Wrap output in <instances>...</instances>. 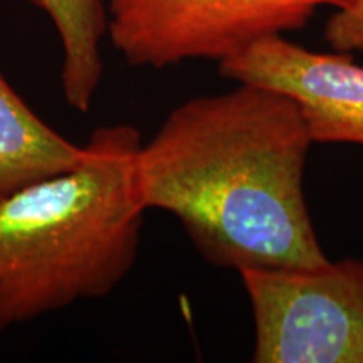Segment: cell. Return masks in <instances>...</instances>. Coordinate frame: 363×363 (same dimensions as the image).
Listing matches in <instances>:
<instances>
[{
  "instance_id": "obj_1",
  "label": "cell",
  "mask_w": 363,
  "mask_h": 363,
  "mask_svg": "<svg viewBox=\"0 0 363 363\" xmlns=\"http://www.w3.org/2000/svg\"><path fill=\"white\" fill-rule=\"evenodd\" d=\"M311 145L296 103L272 89L238 83L187 99L140 150L143 203L174 216L214 266H321L305 195Z\"/></svg>"
},
{
  "instance_id": "obj_2",
  "label": "cell",
  "mask_w": 363,
  "mask_h": 363,
  "mask_svg": "<svg viewBox=\"0 0 363 363\" xmlns=\"http://www.w3.org/2000/svg\"><path fill=\"white\" fill-rule=\"evenodd\" d=\"M83 145L74 167L0 201V331L108 296L133 269L142 135L104 125Z\"/></svg>"
},
{
  "instance_id": "obj_3",
  "label": "cell",
  "mask_w": 363,
  "mask_h": 363,
  "mask_svg": "<svg viewBox=\"0 0 363 363\" xmlns=\"http://www.w3.org/2000/svg\"><path fill=\"white\" fill-rule=\"evenodd\" d=\"M343 0H106L113 48L130 66L217 65L267 38L303 29Z\"/></svg>"
},
{
  "instance_id": "obj_4",
  "label": "cell",
  "mask_w": 363,
  "mask_h": 363,
  "mask_svg": "<svg viewBox=\"0 0 363 363\" xmlns=\"http://www.w3.org/2000/svg\"><path fill=\"white\" fill-rule=\"evenodd\" d=\"M256 363H363V259L239 271Z\"/></svg>"
},
{
  "instance_id": "obj_5",
  "label": "cell",
  "mask_w": 363,
  "mask_h": 363,
  "mask_svg": "<svg viewBox=\"0 0 363 363\" xmlns=\"http://www.w3.org/2000/svg\"><path fill=\"white\" fill-rule=\"evenodd\" d=\"M224 78L291 98L313 143L363 147V66L350 52H316L284 35L219 65Z\"/></svg>"
},
{
  "instance_id": "obj_6",
  "label": "cell",
  "mask_w": 363,
  "mask_h": 363,
  "mask_svg": "<svg viewBox=\"0 0 363 363\" xmlns=\"http://www.w3.org/2000/svg\"><path fill=\"white\" fill-rule=\"evenodd\" d=\"M84 153L27 104L0 71V201L74 167Z\"/></svg>"
},
{
  "instance_id": "obj_7",
  "label": "cell",
  "mask_w": 363,
  "mask_h": 363,
  "mask_svg": "<svg viewBox=\"0 0 363 363\" xmlns=\"http://www.w3.org/2000/svg\"><path fill=\"white\" fill-rule=\"evenodd\" d=\"M51 19L61 40V89L67 106L86 115L103 78L106 0H29Z\"/></svg>"
},
{
  "instance_id": "obj_8",
  "label": "cell",
  "mask_w": 363,
  "mask_h": 363,
  "mask_svg": "<svg viewBox=\"0 0 363 363\" xmlns=\"http://www.w3.org/2000/svg\"><path fill=\"white\" fill-rule=\"evenodd\" d=\"M325 40L335 51L363 52V0H343L325 26Z\"/></svg>"
}]
</instances>
